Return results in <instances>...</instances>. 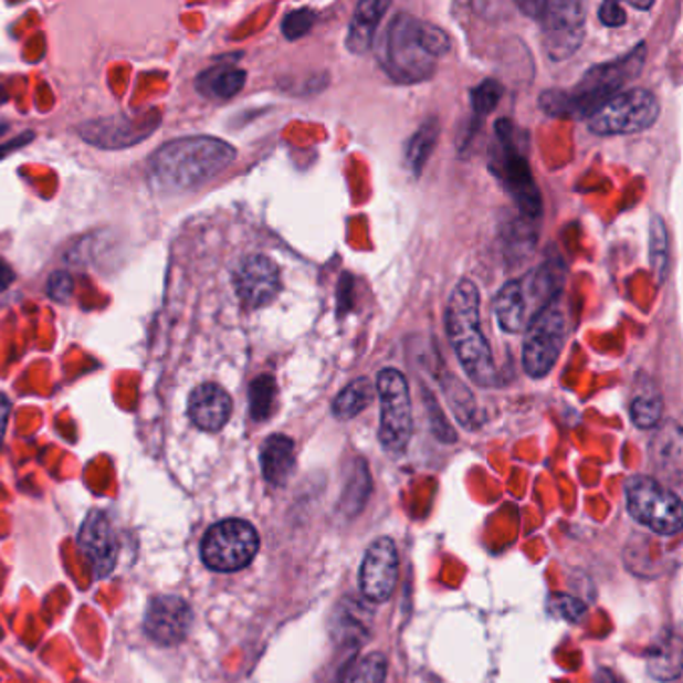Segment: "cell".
I'll return each mask as SVG.
<instances>
[{"instance_id":"2e32d148","label":"cell","mask_w":683,"mask_h":683,"mask_svg":"<svg viewBox=\"0 0 683 683\" xmlns=\"http://www.w3.org/2000/svg\"><path fill=\"white\" fill-rule=\"evenodd\" d=\"M81 545L91 559L98 576H105L115 564V532L108 524L107 517L101 512L91 513L83 529H81Z\"/></svg>"},{"instance_id":"4dcf8cb0","label":"cell","mask_w":683,"mask_h":683,"mask_svg":"<svg viewBox=\"0 0 683 683\" xmlns=\"http://www.w3.org/2000/svg\"><path fill=\"white\" fill-rule=\"evenodd\" d=\"M549 608L551 611L559 616V618H564L567 621H579L581 620V616L586 613V603L584 601H579L577 598H571V596H564V593H557L549 601Z\"/></svg>"},{"instance_id":"6da1fadb","label":"cell","mask_w":683,"mask_h":683,"mask_svg":"<svg viewBox=\"0 0 683 683\" xmlns=\"http://www.w3.org/2000/svg\"><path fill=\"white\" fill-rule=\"evenodd\" d=\"M451 49L448 32L433 22L399 12L389 22L379 49V63L396 83H423L435 73L439 59Z\"/></svg>"},{"instance_id":"ba28073f","label":"cell","mask_w":683,"mask_h":683,"mask_svg":"<svg viewBox=\"0 0 683 683\" xmlns=\"http://www.w3.org/2000/svg\"><path fill=\"white\" fill-rule=\"evenodd\" d=\"M660 101L648 88L621 91L588 118L589 130L601 137L633 135L655 125Z\"/></svg>"},{"instance_id":"5b68a950","label":"cell","mask_w":683,"mask_h":683,"mask_svg":"<svg viewBox=\"0 0 683 683\" xmlns=\"http://www.w3.org/2000/svg\"><path fill=\"white\" fill-rule=\"evenodd\" d=\"M519 143L522 135L515 130L512 120H497L492 169L512 195L513 201L522 209L525 219L534 221L542 213V195L535 185L527 155Z\"/></svg>"},{"instance_id":"f1b7e54d","label":"cell","mask_w":683,"mask_h":683,"mask_svg":"<svg viewBox=\"0 0 683 683\" xmlns=\"http://www.w3.org/2000/svg\"><path fill=\"white\" fill-rule=\"evenodd\" d=\"M315 19H317V14L311 9L288 12L285 21L281 24V31L287 36L288 41H297L311 31V27L315 24Z\"/></svg>"},{"instance_id":"4316f807","label":"cell","mask_w":683,"mask_h":683,"mask_svg":"<svg viewBox=\"0 0 683 683\" xmlns=\"http://www.w3.org/2000/svg\"><path fill=\"white\" fill-rule=\"evenodd\" d=\"M443 389H445V396L453 411L458 413L463 423H470L471 417L475 416V401L471 397L470 389L458 381L453 375H448V379L443 381Z\"/></svg>"},{"instance_id":"603a6c76","label":"cell","mask_w":683,"mask_h":683,"mask_svg":"<svg viewBox=\"0 0 683 683\" xmlns=\"http://www.w3.org/2000/svg\"><path fill=\"white\" fill-rule=\"evenodd\" d=\"M439 137V125L435 118L428 120L423 127L417 130L416 135L409 139L406 149V162L409 171L416 177L421 175L425 162H428L431 153L435 149V143Z\"/></svg>"},{"instance_id":"52a82bcc","label":"cell","mask_w":683,"mask_h":683,"mask_svg":"<svg viewBox=\"0 0 683 683\" xmlns=\"http://www.w3.org/2000/svg\"><path fill=\"white\" fill-rule=\"evenodd\" d=\"M567 333H569L567 311L561 297H557L525 329L524 355H522L525 374L534 379L549 375L566 347Z\"/></svg>"},{"instance_id":"836d02e7","label":"cell","mask_w":683,"mask_h":683,"mask_svg":"<svg viewBox=\"0 0 683 683\" xmlns=\"http://www.w3.org/2000/svg\"><path fill=\"white\" fill-rule=\"evenodd\" d=\"M9 417H11V401L0 393V443H2V438H4Z\"/></svg>"},{"instance_id":"9c48e42d","label":"cell","mask_w":683,"mask_h":683,"mask_svg":"<svg viewBox=\"0 0 683 683\" xmlns=\"http://www.w3.org/2000/svg\"><path fill=\"white\" fill-rule=\"evenodd\" d=\"M377 393L381 399L379 441L389 453H403L413 433V411L406 375L383 369L377 375Z\"/></svg>"},{"instance_id":"d6986e66","label":"cell","mask_w":683,"mask_h":683,"mask_svg":"<svg viewBox=\"0 0 683 683\" xmlns=\"http://www.w3.org/2000/svg\"><path fill=\"white\" fill-rule=\"evenodd\" d=\"M495 315L503 332L522 333L529 325V311L525 305L524 291L519 279L507 281L495 297Z\"/></svg>"},{"instance_id":"83f0119b","label":"cell","mask_w":683,"mask_h":683,"mask_svg":"<svg viewBox=\"0 0 683 683\" xmlns=\"http://www.w3.org/2000/svg\"><path fill=\"white\" fill-rule=\"evenodd\" d=\"M650 237H652V245H650V255H652V267L660 279L665 277V271H668V255H670V245H668V231H665V224H663L662 217L655 214L652 219V229H650Z\"/></svg>"},{"instance_id":"7a4b0ae2","label":"cell","mask_w":683,"mask_h":683,"mask_svg":"<svg viewBox=\"0 0 683 683\" xmlns=\"http://www.w3.org/2000/svg\"><path fill=\"white\" fill-rule=\"evenodd\" d=\"M237 150L213 137L172 140L150 157V181L162 191H189L223 172Z\"/></svg>"},{"instance_id":"277c9868","label":"cell","mask_w":683,"mask_h":683,"mask_svg":"<svg viewBox=\"0 0 683 683\" xmlns=\"http://www.w3.org/2000/svg\"><path fill=\"white\" fill-rule=\"evenodd\" d=\"M445 327L449 343L471 381L480 387L500 383L492 347L481 329L480 288L470 279H463L453 288L445 309Z\"/></svg>"},{"instance_id":"ac0fdd59","label":"cell","mask_w":683,"mask_h":683,"mask_svg":"<svg viewBox=\"0 0 683 683\" xmlns=\"http://www.w3.org/2000/svg\"><path fill=\"white\" fill-rule=\"evenodd\" d=\"M261 470L271 485H285L295 471V443L287 435H271L261 448Z\"/></svg>"},{"instance_id":"d6a6232c","label":"cell","mask_w":683,"mask_h":683,"mask_svg":"<svg viewBox=\"0 0 683 683\" xmlns=\"http://www.w3.org/2000/svg\"><path fill=\"white\" fill-rule=\"evenodd\" d=\"M599 21L603 22L606 27L616 29V27H623L628 19H626V11L621 9L620 2L608 0V2H603L599 7Z\"/></svg>"},{"instance_id":"e0dca14e","label":"cell","mask_w":683,"mask_h":683,"mask_svg":"<svg viewBox=\"0 0 683 683\" xmlns=\"http://www.w3.org/2000/svg\"><path fill=\"white\" fill-rule=\"evenodd\" d=\"M389 9H391L389 0H365L357 4L345 39V44L353 54H364L371 49L375 31Z\"/></svg>"},{"instance_id":"1f68e13d","label":"cell","mask_w":683,"mask_h":683,"mask_svg":"<svg viewBox=\"0 0 683 683\" xmlns=\"http://www.w3.org/2000/svg\"><path fill=\"white\" fill-rule=\"evenodd\" d=\"M46 288H49V295H51L54 301L63 303V301L69 300V297L73 295L75 283H73V277H71L69 273H64V271H56V273H53L51 279H49Z\"/></svg>"},{"instance_id":"7402d4cb","label":"cell","mask_w":683,"mask_h":683,"mask_svg":"<svg viewBox=\"0 0 683 683\" xmlns=\"http://www.w3.org/2000/svg\"><path fill=\"white\" fill-rule=\"evenodd\" d=\"M374 396V385L369 383V379L359 377V379L347 385L339 396L335 397L333 413L339 419H353L371 406Z\"/></svg>"},{"instance_id":"e575fe53","label":"cell","mask_w":683,"mask_h":683,"mask_svg":"<svg viewBox=\"0 0 683 683\" xmlns=\"http://www.w3.org/2000/svg\"><path fill=\"white\" fill-rule=\"evenodd\" d=\"M12 281H14V275H12L11 267L4 265V263H0V291H4V288L9 287Z\"/></svg>"},{"instance_id":"4fadbf2b","label":"cell","mask_w":683,"mask_h":683,"mask_svg":"<svg viewBox=\"0 0 683 683\" xmlns=\"http://www.w3.org/2000/svg\"><path fill=\"white\" fill-rule=\"evenodd\" d=\"M235 288L239 300L251 309L265 307L281 291V275L277 263L265 255L246 256L235 273Z\"/></svg>"},{"instance_id":"44dd1931","label":"cell","mask_w":683,"mask_h":683,"mask_svg":"<svg viewBox=\"0 0 683 683\" xmlns=\"http://www.w3.org/2000/svg\"><path fill=\"white\" fill-rule=\"evenodd\" d=\"M246 73L235 66H217L199 78V88L213 98H231L245 86Z\"/></svg>"},{"instance_id":"d4e9b609","label":"cell","mask_w":683,"mask_h":683,"mask_svg":"<svg viewBox=\"0 0 683 683\" xmlns=\"http://www.w3.org/2000/svg\"><path fill=\"white\" fill-rule=\"evenodd\" d=\"M277 399V383L271 375H261L251 383L249 401H251V417L255 421H265L273 413Z\"/></svg>"},{"instance_id":"d590c367","label":"cell","mask_w":683,"mask_h":683,"mask_svg":"<svg viewBox=\"0 0 683 683\" xmlns=\"http://www.w3.org/2000/svg\"><path fill=\"white\" fill-rule=\"evenodd\" d=\"M630 4L633 9H641V11H648V9H652L653 7L652 0H650V2H633V0H631Z\"/></svg>"},{"instance_id":"f546056e","label":"cell","mask_w":683,"mask_h":683,"mask_svg":"<svg viewBox=\"0 0 683 683\" xmlns=\"http://www.w3.org/2000/svg\"><path fill=\"white\" fill-rule=\"evenodd\" d=\"M385 672H387V660L381 653H371L359 663L353 683H383Z\"/></svg>"},{"instance_id":"9a60e30c","label":"cell","mask_w":683,"mask_h":683,"mask_svg":"<svg viewBox=\"0 0 683 683\" xmlns=\"http://www.w3.org/2000/svg\"><path fill=\"white\" fill-rule=\"evenodd\" d=\"M233 411V401L223 387L214 383L199 385L189 399V417L203 431H219L227 425Z\"/></svg>"},{"instance_id":"5bb4252c","label":"cell","mask_w":683,"mask_h":683,"mask_svg":"<svg viewBox=\"0 0 683 683\" xmlns=\"http://www.w3.org/2000/svg\"><path fill=\"white\" fill-rule=\"evenodd\" d=\"M189 628H191V611L182 599L162 596L150 601L145 630L153 640L172 645L185 640Z\"/></svg>"},{"instance_id":"8fae6325","label":"cell","mask_w":683,"mask_h":683,"mask_svg":"<svg viewBox=\"0 0 683 683\" xmlns=\"http://www.w3.org/2000/svg\"><path fill=\"white\" fill-rule=\"evenodd\" d=\"M259 534L243 519H227L213 525L201 544L204 566L214 571H239L255 559Z\"/></svg>"},{"instance_id":"ffe728a7","label":"cell","mask_w":683,"mask_h":683,"mask_svg":"<svg viewBox=\"0 0 683 683\" xmlns=\"http://www.w3.org/2000/svg\"><path fill=\"white\" fill-rule=\"evenodd\" d=\"M650 673L658 680H673L682 670V643L675 633H668L648 652Z\"/></svg>"},{"instance_id":"7c38bea8","label":"cell","mask_w":683,"mask_h":683,"mask_svg":"<svg viewBox=\"0 0 683 683\" xmlns=\"http://www.w3.org/2000/svg\"><path fill=\"white\" fill-rule=\"evenodd\" d=\"M397 574H399V556L397 547L389 537H379L365 551L364 564L359 571V588L364 596L377 603H383L393 596Z\"/></svg>"},{"instance_id":"484cf974","label":"cell","mask_w":683,"mask_h":683,"mask_svg":"<svg viewBox=\"0 0 683 683\" xmlns=\"http://www.w3.org/2000/svg\"><path fill=\"white\" fill-rule=\"evenodd\" d=\"M631 421L640 429H652L662 421L663 401L655 393H641L631 401Z\"/></svg>"},{"instance_id":"cb8c5ba5","label":"cell","mask_w":683,"mask_h":683,"mask_svg":"<svg viewBox=\"0 0 683 683\" xmlns=\"http://www.w3.org/2000/svg\"><path fill=\"white\" fill-rule=\"evenodd\" d=\"M503 96V86L497 81H483L480 86L471 91V108H473V123H471V135L480 128L481 120L487 117L495 107L500 105Z\"/></svg>"},{"instance_id":"3957f363","label":"cell","mask_w":683,"mask_h":683,"mask_svg":"<svg viewBox=\"0 0 683 683\" xmlns=\"http://www.w3.org/2000/svg\"><path fill=\"white\" fill-rule=\"evenodd\" d=\"M645 44L641 43L621 59L589 69L571 91H545L539 107L549 117L589 118L621 88L638 78L645 63Z\"/></svg>"},{"instance_id":"30bf717a","label":"cell","mask_w":683,"mask_h":683,"mask_svg":"<svg viewBox=\"0 0 683 683\" xmlns=\"http://www.w3.org/2000/svg\"><path fill=\"white\" fill-rule=\"evenodd\" d=\"M626 495L631 515L655 534L673 535L682 529V500L662 483L648 475H635L626 483Z\"/></svg>"},{"instance_id":"8992f818","label":"cell","mask_w":683,"mask_h":683,"mask_svg":"<svg viewBox=\"0 0 683 683\" xmlns=\"http://www.w3.org/2000/svg\"><path fill=\"white\" fill-rule=\"evenodd\" d=\"M519 9L542 24V43L554 63L576 54L586 39V9L581 2H522Z\"/></svg>"}]
</instances>
